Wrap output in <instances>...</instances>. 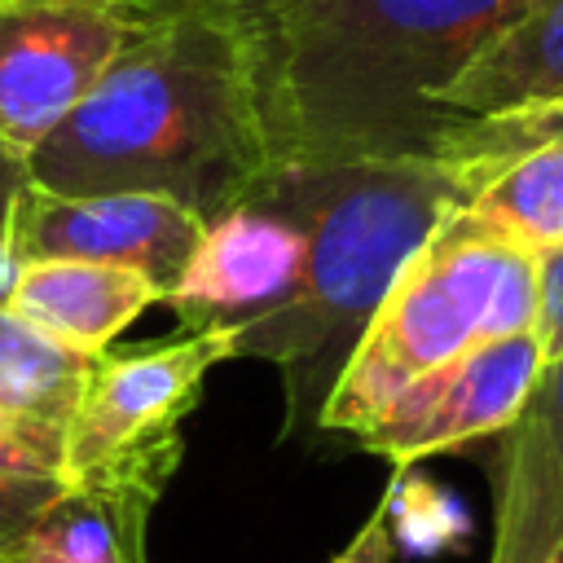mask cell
I'll return each mask as SVG.
<instances>
[{"mask_svg":"<svg viewBox=\"0 0 563 563\" xmlns=\"http://www.w3.org/2000/svg\"><path fill=\"white\" fill-rule=\"evenodd\" d=\"M273 167L233 0H145L92 92L31 150L53 194H163L202 224Z\"/></svg>","mask_w":563,"mask_h":563,"instance_id":"obj_1","label":"cell"},{"mask_svg":"<svg viewBox=\"0 0 563 563\" xmlns=\"http://www.w3.org/2000/svg\"><path fill=\"white\" fill-rule=\"evenodd\" d=\"M528 0H233L277 163L435 158L444 88Z\"/></svg>","mask_w":563,"mask_h":563,"instance_id":"obj_2","label":"cell"},{"mask_svg":"<svg viewBox=\"0 0 563 563\" xmlns=\"http://www.w3.org/2000/svg\"><path fill=\"white\" fill-rule=\"evenodd\" d=\"M255 189L299 224L303 264L282 308L238 325V356L282 374V435H303L396 273L471 189L440 158L277 163Z\"/></svg>","mask_w":563,"mask_h":563,"instance_id":"obj_3","label":"cell"},{"mask_svg":"<svg viewBox=\"0 0 563 563\" xmlns=\"http://www.w3.org/2000/svg\"><path fill=\"white\" fill-rule=\"evenodd\" d=\"M537 317V251L493 229L466 202L409 255L369 330L343 365L317 427L356 435L400 387L449 356Z\"/></svg>","mask_w":563,"mask_h":563,"instance_id":"obj_4","label":"cell"},{"mask_svg":"<svg viewBox=\"0 0 563 563\" xmlns=\"http://www.w3.org/2000/svg\"><path fill=\"white\" fill-rule=\"evenodd\" d=\"M233 356L238 325H202L167 343L97 352L62 431L57 484L150 479L167 488L185 453L180 422L202 400L207 374Z\"/></svg>","mask_w":563,"mask_h":563,"instance_id":"obj_5","label":"cell"},{"mask_svg":"<svg viewBox=\"0 0 563 563\" xmlns=\"http://www.w3.org/2000/svg\"><path fill=\"white\" fill-rule=\"evenodd\" d=\"M145 0H0V150H31L92 92Z\"/></svg>","mask_w":563,"mask_h":563,"instance_id":"obj_6","label":"cell"},{"mask_svg":"<svg viewBox=\"0 0 563 563\" xmlns=\"http://www.w3.org/2000/svg\"><path fill=\"white\" fill-rule=\"evenodd\" d=\"M541 369L545 347L537 330L484 339L400 387L356 431V444L396 466H409L431 453L462 449L479 435H501L528 405Z\"/></svg>","mask_w":563,"mask_h":563,"instance_id":"obj_7","label":"cell"},{"mask_svg":"<svg viewBox=\"0 0 563 563\" xmlns=\"http://www.w3.org/2000/svg\"><path fill=\"white\" fill-rule=\"evenodd\" d=\"M202 229L207 224L189 207L163 194H53L26 180L4 233L18 264H123L145 273L167 299L194 246L202 242Z\"/></svg>","mask_w":563,"mask_h":563,"instance_id":"obj_8","label":"cell"},{"mask_svg":"<svg viewBox=\"0 0 563 563\" xmlns=\"http://www.w3.org/2000/svg\"><path fill=\"white\" fill-rule=\"evenodd\" d=\"M303 233L299 224L251 189L238 207L207 220L185 273L163 303L176 308L185 330L202 325H246L282 308L299 282Z\"/></svg>","mask_w":563,"mask_h":563,"instance_id":"obj_9","label":"cell"},{"mask_svg":"<svg viewBox=\"0 0 563 563\" xmlns=\"http://www.w3.org/2000/svg\"><path fill=\"white\" fill-rule=\"evenodd\" d=\"M563 554V352L545 361L519 418L501 431L497 532L488 563Z\"/></svg>","mask_w":563,"mask_h":563,"instance_id":"obj_10","label":"cell"},{"mask_svg":"<svg viewBox=\"0 0 563 563\" xmlns=\"http://www.w3.org/2000/svg\"><path fill=\"white\" fill-rule=\"evenodd\" d=\"M563 106V0H528L444 88L457 123Z\"/></svg>","mask_w":563,"mask_h":563,"instance_id":"obj_11","label":"cell"},{"mask_svg":"<svg viewBox=\"0 0 563 563\" xmlns=\"http://www.w3.org/2000/svg\"><path fill=\"white\" fill-rule=\"evenodd\" d=\"M150 303H163L158 286L123 264L88 260H35L22 264L9 308L31 325L79 352H106Z\"/></svg>","mask_w":563,"mask_h":563,"instance_id":"obj_12","label":"cell"},{"mask_svg":"<svg viewBox=\"0 0 563 563\" xmlns=\"http://www.w3.org/2000/svg\"><path fill=\"white\" fill-rule=\"evenodd\" d=\"M163 497L150 479L57 484L13 563H150L145 532Z\"/></svg>","mask_w":563,"mask_h":563,"instance_id":"obj_13","label":"cell"},{"mask_svg":"<svg viewBox=\"0 0 563 563\" xmlns=\"http://www.w3.org/2000/svg\"><path fill=\"white\" fill-rule=\"evenodd\" d=\"M97 352H79L13 308H0V413L57 440L79 405Z\"/></svg>","mask_w":563,"mask_h":563,"instance_id":"obj_14","label":"cell"},{"mask_svg":"<svg viewBox=\"0 0 563 563\" xmlns=\"http://www.w3.org/2000/svg\"><path fill=\"white\" fill-rule=\"evenodd\" d=\"M506 238L528 251H545L563 242V128L510 154L493 167L466 202Z\"/></svg>","mask_w":563,"mask_h":563,"instance_id":"obj_15","label":"cell"},{"mask_svg":"<svg viewBox=\"0 0 563 563\" xmlns=\"http://www.w3.org/2000/svg\"><path fill=\"white\" fill-rule=\"evenodd\" d=\"M57 493V479L35 475H0V559H13L48 497Z\"/></svg>","mask_w":563,"mask_h":563,"instance_id":"obj_16","label":"cell"},{"mask_svg":"<svg viewBox=\"0 0 563 563\" xmlns=\"http://www.w3.org/2000/svg\"><path fill=\"white\" fill-rule=\"evenodd\" d=\"M57 453L62 444L4 418L0 413V475H35V479H57Z\"/></svg>","mask_w":563,"mask_h":563,"instance_id":"obj_17","label":"cell"},{"mask_svg":"<svg viewBox=\"0 0 563 563\" xmlns=\"http://www.w3.org/2000/svg\"><path fill=\"white\" fill-rule=\"evenodd\" d=\"M532 330L545 347V361L563 352V242L537 251V317Z\"/></svg>","mask_w":563,"mask_h":563,"instance_id":"obj_18","label":"cell"},{"mask_svg":"<svg viewBox=\"0 0 563 563\" xmlns=\"http://www.w3.org/2000/svg\"><path fill=\"white\" fill-rule=\"evenodd\" d=\"M396 559V541H391V523H387V501L356 528V537L330 559V563H391Z\"/></svg>","mask_w":563,"mask_h":563,"instance_id":"obj_19","label":"cell"},{"mask_svg":"<svg viewBox=\"0 0 563 563\" xmlns=\"http://www.w3.org/2000/svg\"><path fill=\"white\" fill-rule=\"evenodd\" d=\"M22 185H26V163L0 150V233L9 229V211H13L18 194H22Z\"/></svg>","mask_w":563,"mask_h":563,"instance_id":"obj_20","label":"cell"},{"mask_svg":"<svg viewBox=\"0 0 563 563\" xmlns=\"http://www.w3.org/2000/svg\"><path fill=\"white\" fill-rule=\"evenodd\" d=\"M18 273H22V264H18L13 246H9V233H0V308H9L13 286H18Z\"/></svg>","mask_w":563,"mask_h":563,"instance_id":"obj_21","label":"cell"},{"mask_svg":"<svg viewBox=\"0 0 563 563\" xmlns=\"http://www.w3.org/2000/svg\"><path fill=\"white\" fill-rule=\"evenodd\" d=\"M554 563H563V554H559V559H554Z\"/></svg>","mask_w":563,"mask_h":563,"instance_id":"obj_22","label":"cell"},{"mask_svg":"<svg viewBox=\"0 0 563 563\" xmlns=\"http://www.w3.org/2000/svg\"><path fill=\"white\" fill-rule=\"evenodd\" d=\"M0 563H13V559H0Z\"/></svg>","mask_w":563,"mask_h":563,"instance_id":"obj_23","label":"cell"}]
</instances>
